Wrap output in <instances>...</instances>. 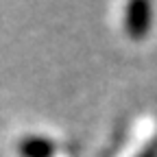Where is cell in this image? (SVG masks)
<instances>
[{
  "mask_svg": "<svg viewBox=\"0 0 157 157\" xmlns=\"http://www.w3.org/2000/svg\"><path fill=\"white\" fill-rule=\"evenodd\" d=\"M151 26V7L146 2H133L127 9V29L133 37H144Z\"/></svg>",
  "mask_w": 157,
  "mask_h": 157,
  "instance_id": "6da1fadb",
  "label": "cell"
},
{
  "mask_svg": "<svg viewBox=\"0 0 157 157\" xmlns=\"http://www.w3.org/2000/svg\"><path fill=\"white\" fill-rule=\"evenodd\" d=\"M24 157H50L55 153V144H50L46 137H26L20 144Z\"/></svg>",
  "mask_w": 157,
  "mask_h": 157,
  "instance_id": "7a4b0ae2",
  "label": "cell"
}]
</instances>
